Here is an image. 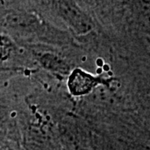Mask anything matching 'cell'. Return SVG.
I'll list each match as a JSON object with an SVG mask.
<instances>
[{
    "mask_svg": "<svg viewBox=\"0 0 150 150\" xmlns=\"http://www.w3.org/2000/svg\"><path fill=\"white\" fill-rule=\"evenodd\" d=\"M5 23L8 28L16 32H31L37 28L38 19L31 13L13 12L6 16Z\"/></svg>",
    "mask_w": 150,
    "mask_h": 150,
    "instance_id": "3",
    "label": "cell"
},
{
    "mask_svg": "<svg viewBox=\"0 0 150 150\" xmlns=\"http://www.w3.org/2000/svg\"><path fill=\"white\" fill-rule=\"evenodd\" d=\"M40 63L43 68L63 74H69L70 68L62 58L52 54H46L40 58Z\"/></svg>",
    "mask_w": 150,
    "mask_h": 150,
    "instance_id": "4",
    "label": "cell"
},
{
    "mask_svg": "<svg viewBox=\"0 0 150 150\" xmlns=\"http://www.w3.org/2000/svg\"><path fill=\"white\" fill-rule=\"evenodd\" d=\"M10 45H11L10 39H9L8 38H7V36H4V35L0 34V46L8 48Z\"/></svg>",
    "mask_w": 150,
    "mask_h": 150,
    "instance_id": "6",
    "label": "cell"
},
{
    "mask_svg": "<svg viewBox=\"0 0 150 150\" xmlns=\"http://www.w3.org/2000/svg\"><path fill=\"white\" fill-rule=\"evenodd\" d=\"M132 150H150V148L146 147V146H143V145H139V146H135L134 147Z\"/></svg>",
    "mask_w": 150,
    "mask_h": 150,
    "instance_id": "7",
    "label": "cell"
},
{
    "mask_svg": "<svg viewBox=\"0 0 150 150\" xmlns=\"http://www.w3.org/2000/svg\"><path fill=\"white\" fill-rule=\"evenodd\" d=\"M99 83L98 78L81 69H75L71 71L67 81L69 91L75 97L90 94Z\"/></svg>",
    "mask_w": 150,
    "mask_h": 150,
    "instance_id": "2",
    "label": "cell"
},
{
    "mask_svg": "<svg viewBox=\"0 0 150 150\" xmlns=\"http://www.w3.org/2000/svg\"><path fill=\"white\" fill-rule=\"evenodd\" d=\"M59 12L64 20L77 34L83 35L92 30L93 24L90 18L74 2H60Z\"/></svg>",
    "mask_w": 150,
    "mask_h": 150,
    "instance_id": "1",
    "label": "cell"
},
{
    "mask_svg": "<svg viewBox=\"0 0 150 150\" xmlns=\"http://www.w3.org/2000/svg\"><path fill=\"white\" fill-rule=\"evenodd\" d=\"M9 56V49L6 47L0 46V63L4 62Z\"/></svg>",
    "mask_w": 150,
    "mask_h": 150,
    "instance_id": "5",
    "label": "cell"
}]
</instances>
